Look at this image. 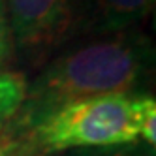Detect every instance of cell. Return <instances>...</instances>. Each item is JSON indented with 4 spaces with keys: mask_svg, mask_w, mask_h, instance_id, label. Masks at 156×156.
Here are the masks:
<instances>
[{
    "mask_svg": "<svg viewBox=\"0 0 156 156\" xmlns=\"http://www.w3.org/2000/svg\"><path fill=\"white\" fill-rule=\"evenodd\" d=\"M152 53L132 30L104 34L55 57L32 85H27L25 120L75 100L105 94H136L149 77Z\"/></svg>",
    "mask_w": 156,
    "mask_h": 156,
    "instance_id": "cell-1",
    "label": "cell"
},
{
    "mask_svg": "<svg viewBox=\"0 0 156 156\" xmlns=\"http://www.w3.org/2000/svg\"><path fill=\"white\" fill-rule=\"evenodd\" d=\"M133 96L105 94L75 100L41 117L23 119L30 149L40 154H60L136 143Z\"/></svg>",
    "mask_w": 156,
    "mask_h": 156,
    "instance_id": "cell-2",
    "label": "cell"
},
{
    "mask_svg": "<svg viewBox=\"0 0 156 156\" xmlns=\"http://www.w3.org/2000/svg\"><path fill=\"white\" fill-rule=\"evenodd\" d=\"M12 45L27 55L51 51L70 34L75 0H4Z\"/></svg>",
    "mask_w": 156,
    "mask_h": 156,
    "instance_id": "cell-3",
    "label": "cell"
},
{
    "mask_svg": "<svg viewBox=\"0 0 156 156\" xmlns=\"http://www.w3.org/2000/svg\"><path fill=\"white\" fill-rule=\"evenodd\" d=\"M92 28L100 34L132 30L151 13L154 0H85Z\"/></svg>",
    "mask_w": 156,
    "mask_h": 156,
    "instance_id": "cell-4",
    "label": "cell"
},
{
    "mask_svg": "<svg viewBox=\"0 0 156 156\" xmlns=\"http://www.w3.org/2000/svg\"><path fill=\"white\" fill-rule=\"evenodd\" d=\"M27 81L23 75L0 68V124L13 119L25 104Z\"/></svg>",
    "mask_w": 156,
    "mask_h": 156,
    "instance_id": "cell-5",
    "label": "cell"
},
{
    "mask_svg": "<svg viewBox=\"0 0 156 156\" xmlns=\"http://www.w3.org/2000/svg\"><path fill=\"white\" fill-rule=\"evenodd\" d=\"M133 122L137 141L156 147V102L147 94L133 96Z\"/></svg>",
    "mask_w": 156,
    "mask_h": 156,
    "instance_id": "cell-6",
    "label": "cell"
},
{
    "mask_svg": "<svg viewBox=\"0 0 156 156\" xmlns=\"http://www.w3.org/2000/svg\"><path fill=\"white\" fill-rule=\"evenodd\" d=\"M68 156H156L154 147L147 143H128V145H115L105 149H83V151H70Z\"/></svg>",
    "mask_w": 156,
    "mask_h": 156,
    "instance_id": "cell-7",
    "label": "cell"
},
{
    "mask_svg": "<svg viewBox=\"0 0 156 156\" xmlns=\"http://www.w3.org/2000/svg\"><path fill=\"white\" fill-rule=\"evenodd\" d=\"M12 47L13 45H12V38H9V30H8L6 6H4V0H0V68H2V62L8 58Z\"/></svg>",
    "mask_w": 156,
    "mask_h": 156,
    "instance_id": "cell-8",
    "label": "cell"
}]
</instances>
